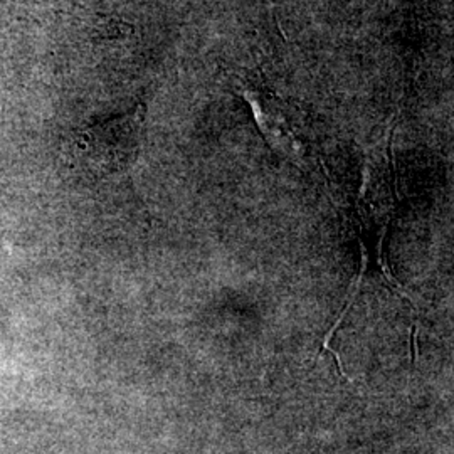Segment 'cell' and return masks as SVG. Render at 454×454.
Masks as SVG:
<instances>
[{
    "label": "cell",
    "instance_id": "cell-1",
    "mask_svg": "<svg viewBox=\"0 0 454 454\" xmlns=\"http://www.w3.org/2000/svg\"><path fill=\"white\" fill-rule=\"evenodd\" d=\"M234 91L249 105L253 118L270 148L285 160L309 170V150L290 108L264 84L231 74Z\"/></svg>",
    "mask_w": 454,
    "mask_h": 454
},
{
    "label": "cell",
    "instance_id": "cell-2",
    "mask_svg": "<svg viewBox=\"0 0 454 454\" xmlns=\"http://www.w3.org/2000/svg\"><path fill=\"white\" fill-rule=\"evenodd\" d=\"M145 123V106L110 121L93 125L76 138L78 153L91 170L112 174L129 167L138 155Z\"/></svg>",
    "mask_w": 454,
    "mask_h": 454
}]
</instances>
